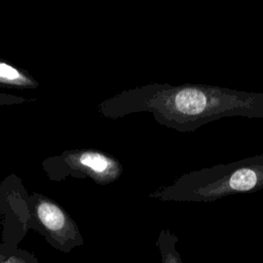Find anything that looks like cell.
Instances as JSON below:
<instances>
[{
	"mask_svg": "<svg viewBox=\"0 0 263 263\" xmlns=\"http://www.w3.org/2000/svg\"><path fill=\"white\" fill-rule=\"evenodd\" d=\"M37 214L41 224L51 232L61 231L66 224L63 212L52 203L42 202L38 206Z\"/></svg>",
	"mask_w": 263,
	"mask_h": 263,
	"instance_id": "7a4b0ae2",
	"label": "cell"
},
{
	"mask_svg": "<svg viewBox=\"0 0 263 263\" xmlns=\"http://www.w3.org/2000/svg\"><path fill=\"white\" fill-rule=\"evenodd\" d=\"M80 161L96 172H103L108 166V160L103 155L97 153H85L81 156Z\"/></svg>",
	"mask_w": 263,
	"mask_h": 263,
	"instance_id": "5b68a950",
	"label": "cell"
},
{
	"mask_svg": "<svg viewBox=\"0 0 263 263\" xmlns=\"http://www.w3.org/2000/svg\"><path fill=\"white\" fill-rule=\"evenodd\" d=\"M257 183V176L254 171L249 168H241L236 171L230 178L229 184L235 190H250Z\"/></svg>",
	"mask_w": 263,
	"mask_h": 263,
	"instance_id": "277c9868",
	"label": "cell"
},
{
	"mask_svg": "<svg viewBox=\"0 0 263 263\" xmlns=\"http://www.w3.org/2000/svg\"><path fill=\"white\" fill-rule=\"evenodd\" d=\"M0 77L7 79H15L18 77V72L6 64L0 63Z\"/></svg>",
	"mask_w": 263,
	"mask_h": 263,
	"instance_id": "52a82bcc",
	"label": "cell"
},
{
	"mask_svg": "<svg viewBox=\"0 0 263 263\" xmlns=\"http://www.w3.org/2000/svg\"><path fill=\"white\" fill-rule=\"evenodd\" d=\"M2 263H40L37 257L27 251L17 250L11 257Z\"/></svg>",
	"mask_w": 263,
	"mask_h": 263,
	"instance_id": "8992f818",
	"label": "cell"
},
{
	"mask_svg": "<svg viewBox=\"0 0 263 263\" xmlns=\"http://www.w3.org/2000/svg\"><path fill=\"white\" fill-rule=\"evenodd\" d=\"M16 251H17V249L15 247H12L9 245H0V263L7 260Z\"/></svg>",
	"mask_w": 263,
	"mask_h": 263,
	"instance_id": "ba28073f",
	"label": "cell"
},
{
	"mask_svg": "<svg viewBox=\"0 0 263 263\" xmlns=\"http://www.w3.org/2000/svg\"><path fill=\"white\" fill-rule=\"evenodd\" d=\"M177 109L186 115L200 113L206 104L205 96L197 89H183L175 98Z\"/></svg>",
	"mask_w": 263,
	"mask_h": 263,
	"instance_id": "6da1fadb",
	"label": "cell"
},
{
	"mask_svg": "<svg viewBox=\"0 0 263 263\" xmlns=\"http://www.w3.org/2000/svg\"><path fill=\"white\" fill-rule=\"evenodd\" d=\"M177 238L170 232H162L157 240L160 263H183L176 247Z\"/></svg>",
	"mask_w": 263,
	"mask_h": 263,
	"instance_id": "3957f363",
	"label": "cell"
}]
</instances>
